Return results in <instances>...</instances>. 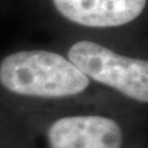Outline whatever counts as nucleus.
<instances>
[{
  "label": "nucleus",
  "mask_w": 148,
  "mask_h": 148,
  "mask_svg": "<svg viewBox=\"0 0 148 148\" xmlns=\"http://www.w3.org/2000/svg\"><path fill=\"white\" fill-rule=\"evenodd\" d=\"M91 89L92 83L66 56L54 51L21 49L0 59V91L8 98L1 105L21 117L74 108L136 115L91 98Z\"/></svg>",
  "instance_id": "1"
},
{
  "label": "nucleus",
  "mask_w": 148,
  "mask_h": 148,
  "mask_svg": "<svg viewBox=\"0 0 148 148\" xmlns=\"http://www.w3.org/2000/svg\"><path fill=\"white\" fill-rule=\"evenodd\" d=\"M34 148H126L147 131L145 117L99 108L24 116Z\"/></svg>",
  "instance_id": "2"
},
{
  "label": "nucleus",
  "mask_w": 148,
  "mask_h": 148,
  "mask_svg": "<svg viewBox=\"0 0 148 148\" xmlns=\"http://www.w3.org/2000/svg\"><path fill=\"white\" fill-rule=\"evenodd\" d=\"M66 57L94 84L116 92L132 106L148 103V61L121 54L94 41L80 40Z\"/></svg>",
  "instance_id": "3"
},
{
  "label": "nucleus",
  "mask_w": 148,
  "mask_h": 148,
  "mask_svg": "<svg viewBox=\"0 0 148 148\" xmlns=\"http://www.w3.org/2000/svg\"><path fill=\"white\" fill-rule=\"evenodd\" d=\"M54 6L77 25L108 29L126 25L145 10L147 0H53Z\"/></svg>",
  "instance_id": "4"
},
{
  "label": "nucleus",
  "mask_w": 148,
  "mask_h": 148,
  "mask_svg": "<svg viewBox=\"0 0 148 148\" xmlns=\"http://www.w3.org/2000/svg\"><path fill=\"white\" fill-rule=\"evenodd\" d=\"M0 148H34L24 117L0 104Z\"/></svg>",
  "instance_id": "5"
},
{
  "label": "nucleus",
  "mask_w": 148,
  "mask_h": 148,
  "mask_svg": "<svg viewBox=\"0 0 148 148\" xmlns=\"http://www.w3.org/2000/svg\"><path fill=\"white\" fill-rule=\"evenodd\" d=\"M126 148H147V131L135 138Z\"/></svg>",
  "instance_id": "6"
}]
</instances>
